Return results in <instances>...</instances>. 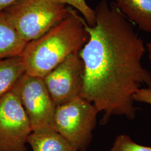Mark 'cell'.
<instances>
[{"instance_id": "obj_9", "label": "cell", "mask_w": 151, "mask_h": 151, "mask_svg": "<svg viewBox=\"0 0 151 151\" xmlns=\"http://www.w3.org/2000/svg\"><path fill=\"white\" fill-rule=\"evenodd\" d=\"M114 2L130 22L151 34V0H114Z\"/></svg>"}, {"instance_id": "obj_15", "label": "cell", "mask_w": 151, "mask_h": 151, "mask_svg": "<svg viewBox=\"0 0 151 151\" xmlns=\"http://www.w3.org/2000/svg\"><path fill=\"white\" fill-rule=\"evenodd\" d=\"M17 1L19 0H0V12L4 11Z\"/></svg>"}, {"instance_id": "obj_8", "label": "cell", "mask_w": 151, "mask_h": 151, "mask_svg": "<svg viewBox=\"0 0 151 151\" xmlns=\"http://www.w3.org/2000/svg\"><path fill=\"white\" fill-rule=\"evenodd\" d=\"M27 143L33 151H77L63 136L52 128L33 130Z\"/></svg>"}, {"instance_id": "obj_12", "label": "cell", "mask_w": 151, "mask_h": 151, "mask_svg": "<svg viewBox=\"0 0 151 151\" xmlns=\"http://www.w3.org/2000/svg\"><path fill=\"white\" fill-rule=\"evenodd\" d=\"M109 151H151V146L139 145L127 134L118 135Z\"/></svg>"}, {"instance_id": "obj_5", "label": "cell", "mask_w": 151, "mask_h": 151, "mask_svg": "<svg viewBox=\"0 0 151 151\" xmlns=\"http://www.w3.org/2000/svg\"><path fill=\"white\" fill-rule=\"evenodd\" d=\"M11 91L24 109L32 131L42 128L53 129L56 105L42 78L25 73Z\"/></svg>"}, {"instance_id": "obj_6", "label": "cell", "mask_w": 151, "mask_h": 151, "mask_svg": "<svg viewBox=\"0 0 151 151\" xmlns=\"http://www.w3.org/2000/svg\"><path fill=\"white\" fill-rule=\"evenodd\" d=\"M32 130L24 108L10 91L0 98V151H27Z\"/></svg>"}, {"instance_id": "obj_1", "label": "cell", "mask_w": 151, "mask_h": 151, "mask_svg": "<svg viewBox=\"0 0 151 151\" xmlns=\"http://www.w3.org/2000/svg\"><path fill=\"white\" fill-rule=\"evenodd\" d=\"M96 24L85 27L89 38L79 52L84 65L81 96L103 113L102 124L113 116L134 119L133 95L142 86L151 88V73L142 65L143 40L114 2L101 1Z\"/></svg>"}, {"instance_id": "obj_11", "label": "cell", "mask_w": 151, "mask_h": 151, "mask_svg": "<svg viewBox=\"0 0 151 151\" xmlns=\"http://www.w3.org/2000/svg\"><path fill=\"white\" fill-rule=\"evenodd\" d=\"M25 73L21 56L0 59V98L11 91Z\"/></svg>"}, {"instance_id": "obj_14", "label": "cell", "mask_w": 151, "mask_h": 151, "mask_svg": "<svg viewBox=\"0 0 151 151\" xmlns=\"http://www.w3.org/2000/svg\"><path fill=\"white\" fill-rule=\"evenodd\" d=\"M133 100L134 101L151 105V88H140L133 95Z\"/></svg>"}, {"instance_id": "obj_4", "label": "cell", "mask_w": 151, "mask_h": 151, "mask_svg": "<svg viewBox=\"0 0 151 151\" xmlns=\"http://www.w3.org/2000/svg\"><path fill=\"white\" fill-rule=\"evenodd\" d=\"M99 113L93 104L78 96L56 106L53 129L77 151H86L92 139Z\"/></svg>"}, {"instance_id": "obj_10", "label": "cell", "mask_w": 151, "mask_h": 151, "mask_svg": "<svg viewBox=\"0 0 151 151\" xmlns=\"http://www.w3.org/2000/svg\"><path fill=\"white\" fill-rule=\"evenodd\" d=\"M27 43L0 12V59L21 56Z\"/></svg>"}, {"instance_id": "obj_13", "label": "cell", "mask_w": 151, "mask_h": 151, "mask_svg": "<svg viewBox=\"0 0 151 151\" xmlns=\"http://www.w3.org/2000/svg\"><path fill=\"white\" fill-rule=\"evenodd\" d=\"M65 5H68L79 11L89 27H94L96 24L95 10L87 4L85 0H60Z\"/></svg>"}, {"instance_id": "obj_2", "label": "cell", "mask_w": 151, "mask_h": 151, "mask_svg": "<svg viewBox=\"0 0 151 151\" xmlns=\"http://www.w3.org/2000/svg\"><path fill=\"white\" fill-rule=\"evenodd\" d=\"M85 19L72 7L42 36L27 43L22 53L26 73L44 78L70 55L79 53L89 38Z\"/></svg>"}, {"instance_id": "obj_7", "label": "cell", "mask_w": 151, "mask_h": 151, "mask_svg": "<svg viewBox=\"0 0 151 151\" xmlns=\"http://www.w3.org/2000/svg\"><path fill=\"white\" fill-rule=\"evenodd\" d=\"M83 75V62L78 53H74L43 78L56 106L81 96Z\"/></svg>"}, {"instance_id": "obj_3", "label": "cell", "mask_w": 151, "mask_h": 151, "mask_svg": "<svg viewBox=\"0 0 151 151\" xmlns=\"http://www.w3.org/2000/svg\"><path fill=\"white\" fill-rule=\"evenodd\" d=\"M68 10L60 0H19L3 12L20 37L29 43L60 22Z\"/></svg>"}, {"instance_id": "obj_16", "label": "cell", "mask_w": 151, "mask_h": 151, "mask_svg": "<svg viewBox=\"0 0 151 151\" xmlns=\"http://www.w3.org/2000/svg\"><path fill=\"white\" fill-rule=\"evenodd\" d=\"M146 47H147V51L148 52L149 59H150V61L151 62V43H148L147 44Z\"/></svg>"}]
</instances>
